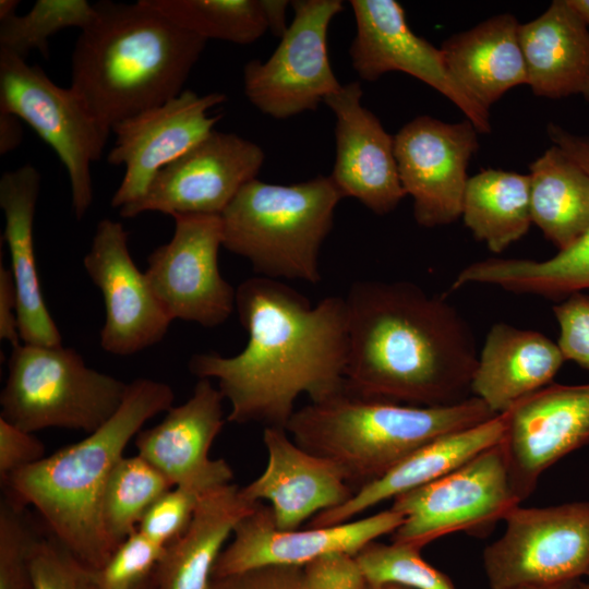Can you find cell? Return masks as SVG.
<instances>
[{
  "mask_svg": "<svg viewBox=\"0 0 589 589\" xmlns=\"http://www.w3.org/2000/svg\"><path fill=\"white\" fill-rule=\"evenodd\" d=\"M236 311L249 337L244 349L232 357L196 353L188 363L199 378L218 381L230 404L228 421L286 430L299 395L320 402L345 390L344 298L312 305L286 284L255 276L238 286Z\"/></svg>",
  "mask_w": 589,
  "mask_h": 589,
  "instance_id": "6da1fadb",
  "label": "cell"
},
{
  "mask_svg": "<svg viewBox=\"0 0 589 589\" xmlns=\"http://www.w3.org/2000/svg\"><path fill=\"white\" fill-rule=\"evenodd\" d=\"M345 389L419 407L471 397L478 363L472 330L443 297L409 281L362 280L344 298Z\"/></svg>",
  "mask_w": 589,
  "mask_h": 589,
  "instance_id": "7a4b0ae2",
  "label": "cell"
},
{
  "mask_svg": "<svg viewBox=\"0 0 589 589\" xmlns=\"http://www.w3.org/2000/svg\"><path fill=\"white\" fill-rule=\"evenodd\" d=\"M95 8L74 45L70 87L111 132L116 123L178 96L207 40L146 0L99 1Z\"/></svg>",
  "mask_w": 589,
  "mask_h": 589,
  "instance_id": "3957f363",
  "label": "cell"
},
{
  "mask_svg": "<svg viewBox=\"0 0 589 589\" xmlns=\"http://www.w3.org/2000/svg\"><path fill=\"white\" fill-rule=\"evenodd\" d=\"M173 400L168 384L133 380L119 409L99 429L12 473L2 485L7 497L21 507L32 505L76 560L100 568L116 550L103 519L108 478L144 423L169 410Z\"/></svg>",
  "mask_w": 589,
  "mask_h": 589,
  "instance_id": "277c9868",
  "label": "cell"
},
{
  "mask_svg": "<svg viewBox=\"0 0 589 589\" xmlns=\"http://www.w3.org/2000/svg\"><path fill=\"white\" fill-rule=\"evenodd\" d=\"M495 416L476 396L449 406L419 407L345 389L296 410L286 431L300 447L339 467L356 493L424 444Z\"/></svg>",
  "mask_w": 589,
  "mask_h": 589,
  "instance_id": "5b68a950",
  "label": "cell"
},
{
  "mask_svg": "<svg viewBox=\"0 0 589 589\" xmlns=\"http://www.w3.org/2000/svg\"><path fill=\"white\" fill-rule=\"evenodd\" d=\"M342 199L329 177L294 184L247 183L220 214L223 247L272 279L321 280L320 252Z\"/></svg>",
  "mask_w": 589,
  "mask_h": 589,
  "instance_id": "8992f818",
  "label": "cell"
},
{
  "mask_svg": "<svg viewBox=\"0 0 589 589\" xmlns=\"http://www.w3.org/2000/svg\"><path fill=\"white\" fill-rule=\"evenodd\" d=\"M0 418L27 432L93 433L121 406L129 383L86 365L71 347L21 342L12 348Z\"/></svg>",
  "mask_w": 589,
  "mask_h": 589,
  "instance_id": "52a82bcc",
  "label": "cell"
},
{
  "mask_svg": "<svg viewBox=\"0 0 589 589\" xmlns=\"http://www.w3.org/2000/svg\"><path fill=\"white\" fill-rule=\"evenodd\" d=\"M0 112L31 125L65 167L72 209L82 219L93 203L91 166L106 146L107 131L71 88L53 83L41 68L0 50Z\"/></svg>",
  "mask_w": 589,
  "mask_h": 589,
  "instance_id": "ba28073f",
  "label": "cell"
},
{
  "mask_svg": "<svg viewBox=\"0 0 589 589\" xmlns=\"http://www.w3.org/2000/svg\"><path fill=\"white\" fill-rule=\"evenodd\" d=\"M483 552L490 589L575 584L589 574V502L512 508Z\"/></svg>",
  "mask_w": 589,
  "mask_h": 589,
  "instance_id": "9c48e42d",
  "label": "cell"
},
{
  "mask_svg": "<svg viewBox=\"0 0 589 589\" xmlns=\"http://www.w3.org/2000/svg\"><path fill=\"white\" fill-rule=\"evenodd\" d=\"M519 504L500 443L446 476L396 496L390 509L404 521L392 541L422 549L455 532L485 533Z\"/></svg>",
  "mask_w": 589,
  "mask_h": 589,
  "instance_id": "30bf717a",
  "label": "cell"
},
{
  "mask_svg": "<svg viewBox=\"0 0 589 589\" xmlns=\"http://www.w3.org/2000/svg\"><path fill=\"white\" fill-rule=\"evenodd\" d=\"M294 16L267 61L243 69L244 94L264 115L287 119L308 110L340 87L330 67L327 32L342 11L340 0H294Z\"/></svg>",
  "mask_w": 589,
  "mask_h": 589,
  "instance_id": "8fae6325",
  "label": "cell"
},
{
  "mask_svg": "<svg viewBox=\"0 0 589 589\" xmlns=\"http://www.w3.org/2000/svg\"><path fill=\"white\" fill-rule=\"evenodd\" d=\"M169 242L155 249L144 272L148 286L171 321L213 328L236 310L235 289L220 274V215L178 214Z\"/></svg>",
  "mask_w": 589,
  "mask_h": 589,
  "instance_id": "7c38bea8",
  "label": "cell"
},
{
  "mask_svg": "<svg viewBox=\"0 0 589 589\" xmlns=\"http://www.w3.org/2000/svg\"><path fill=\"white\" fill-rule=\"evenodd\" d=\"M263 149L235 133L212 131L154 177L146 192L119 209L124 218L146 212L220 215L256 179Z\"/></svg>",
  "mask_w": 589,
  "mask_h": 589,
  "instance_id": "4fadbf2b",
  "label": "cell"
},
{
  "mask_svg": "<svg viewBox=\"0 0 589 589\" xmlns=\"http://www.w3.org/2000/svg\"><path fill=\"white\" fill-rule=\"evenodd\" d=\"M478 133L467 119L446 123L421 116L394 136L399 179L413 199V216L420 226H444L461 216L467 167L479 146Z\"/></svg>",
  "mask_w": 589,
  "mask_h": 589,
  "instance_id": "5bb4252c",
  "label": "cell"
},
{
  "mask_svg": "<svg viewBox=\"0 0 589 589\" xmlns=\"http://www.w3.org/2000/svg\"><path fill=\"white\" fill-rule=\"evenodd\" d=\"M221 93L197 95L191 89L112 127L116 135L107 161L123 165L124 176L110 205L121 208L140 199L160 169L206 137L221 116L207 111L224 103Z\"/></svg>",
  "mask_w": 589,
  "mask_h": 589,
  "instance_id": "9a60e30c",
  "label": "cell"
},
{
  "mask_svg": "<svg viewBox=\"0 0 589 589\" xmlns=\"http://www.w3.org/2000/svg\"><path fill=\"white\" fill-rule=\"evenodd\" d=\"M503 414L506 429L501 446L521 503L548 468L589 443V383L549 384Z\"/></svg>",
  "mask_w": 589,
  "mask_h": 589,
  "instance_id": "2e32d148",
  "label": "cell"
},
{
  "mask_svg": "<svg viewBox=\"0 0 589 589\" xmlns=\"http://www.w3.org/2000/svg\"><path fill=\"white\" fill-rule=\"evenodd\" d=\"M357 32L349 48L358 75L374 82L401 71L430 85L454 103L478 132L491 130L489 110L472 100L452 77L441 49L416 35L395 0H351Z\"/></svg>",
  "mask_w": 589,
  "mask_h": 589,
  "instance_id": "e0dca14e",
  "label": "cell"
},
{
  "mask_svg": "<svg viewBox=\"0 0 589 589\" xmlns=\"http://www.w3.org/2000/svg\"><path fill=\"white\" fill-rule=\"evenodd\" d=\"M100 290L106 310L100 347L115 356H131L159 342L172 322L153 294L145 274L134 264L129 232L112 219H101L83 259Z\"/></svg>",
  "mask_w": 589,
  "mask_h": 589,
  "instance_id": "ac0fdd59",
  "label": "cell"
},
{
  "mask_svg": "<svg viewBox=\"0 0 589 589\" xmlns=\"http://www.w3.org/2000/svg\"><path fill=\"white\" fill-rule=\"evenodd\" d=\"M404 521L393 509L323 528L281 530L269 505L260 502L235 527L232 541L223 550L212 578L264 565L303 566L329 552L356 555L382 536L392 534Z\"/></svg>",
  "mask_w": 589,
  "mask_h": 589,
  "instance_id": "d6986e66",
  "label": "cell"
},
{
  "mask_svg": "<svg viewBox=\"0 0 589 589\" xmlns=\"http://www.w3.org/2000/svg\"><path fill=\"white\" fill-rule=\"evenodd\" d=\"M362 88L350 82L324 103L336 117V158L330 175L342 197L357 199L377 215L394 211L407 195L398 175L394 137L362 106Z\"/></svg>",
  "mask_w": 589,
  "mask_h": 589,
  "instance_id": "ffe728a7",
  "label": "cell"
},
{
  "mask_svg": "<svg viewBox=\"0 0 589 589\" xmlns=\"http://www.w3.org/2000/svg\"><path fill=\"white\" fill-rule=\"evenodd\" d=\"M224 396L209 378H199L192 396L167 410L155 426L135 435L137 455L153 465L173 486L206 482L231 483L233 471L209 448L225 424Z\"/></svg>",
  "mask_w": 589,
  "mask_h": 589,
  "instance_id": "44dd1931",
  "label": "cell"
},
{
  "mask_svg": "<svg viewBox=\"0 0 589 589\" xmlns=\"http://www.w3.org/2000/svg\"><path fill=\"white\" fill-rule=\"evenodd\" d=\"M263 442L268 456L266 468L241 492L254 503L268 501L279 529L296 530L353 496L339 467L300 447L285 429L264 428Z\"/></svg>",
  "mask_w": 589,
  "mask_h": 589,
  "instance_id": "7402d4cb",
  "label": "cell"
},
{
  "mask_svg": "<svg viewBox=\"0 0 589 589\" xmlns=\"http://www.w3.org/2000/svg\"><path fill=\"white\" fill-rule=\"evenodd\" d=\"M548 134L555 146L589 173V135L570 133L554 123L548 125ZM470 284L558 302L575 292L589 291V231L573 247L548 260L486 259L471 263L457 274L452 287Z\"/></svg>",
  "mask_w": 589,
  "mask_h": 589,
  "instance_id": "603a6c76",
  "label": "cell"
},
{
  "mask_svg": "<svg viewBox=\"0 0 589 589\" xmlns=\"http://www.w3.org/2000/svg\"><path fill=\"white\" fill-rule=\"evenodd\" d=\"M505 429L506 420L502 413L477 425L442 435L418 448L377 481L356 492L342 505L312 517L306 528L351 521L382 502L437 480L500 444Z\"/></svg>",
  "mask_w": 589,
  "mask_h": 589,
  "instance_id": "cb8c5ba5",
  "label": "cell"
},
{
  "mask_svg": "<svg viewBox=\"0 0 589 589\" xmlns=\"http://www.w3.org/2000/svg\"><path fill=\"white\" fill-rule=\"evenodd\" d=\"M565 358L549 337L496 323L488 332L471 382V395L495 414L551 384Z\"/></svg>",
  "mask_w": 589,
  "mask_h": 589,
  "instance_id": "d4e9b609",
  "label": "cell"
},
{
  "mask_svg": "<svg viewBox=\"0 0 589 589\" xmlns=\"http://www.w3.org/2000/svg\"><path fill=\"white\" fill-rule=\"evenodd\" d=\"M39 171L32 165L5 171L0 178L3 238L19 300L21 341L36 346L62 345L61 334L46 306L34 253L33 227L40 191Z\"/></svg>",
  "mask_w": 589,
  "mask_h": 589,
  "instance_id": "484cf974",
  "label": "cell"
},
{
  "mask_svg": "<svg viewBox=\"0 0 589 589\" xmlns=\"http://www.w3.org/2000/svg\"><path fill=\"white\" fill-rule=\"evenodd\" d=\"M527 85L542 97L581 95L589 101V26L567 0H554L519 26Z\"/></svg>",
  "mask_w": 589,
  "mask_h": 589,
  "instance_id": "4316f807",
  "label": "cell"
},
{
  "mask_svg": "<svg viewBox=\"0 0 589 589\" xmlns=\"http://www.w3.org/2000/svg\"><path fill=\"white\" fill-rule=\"evenodd\" d=\"M517 19L494 15L445 39L440 48L457 85L488 109L507 91L527 84Z\"/></svg>",
  "mask_w": 589,
  "mask_h": 589,
  "instance_id": "83f0119b",
  "label": "cell"
},
{
  "mask_svg": "<svg viewBox=\"0 0 589 589\" xmlns=\"http://www.w3.org/2000/svg\"><path fill=\"white\" fill-rule=\"evenodd\" d=\"M259 503L232 482L206 491L185 531L166 546L153 574L155 589H208L225 542Z\"/></svg>",
  "mask_w": 589,
  "mask_h": 589,
  "instance_id": "f1b7e54d",
  "label": "cell"
},
{
  "mask_svg": "<svg viewBox=\"0 0 589 589\" xmlns=\"http://www.w3.org/2000/svg\"><path fill=\"white\" fill-rule=\"evenodd\" d=\"M531 220L558 250L589 231V173L553 145L530 165Z\"/></svg>",
  "mask_w": 589,
  "mask_h": 589,
  "instance_id": "f546056e",
  "label": "cell"
},
{
  "mask_svg": "<svg viewBox=\"0 0 589 589\" xmlns=\"http://www.w3.org/2000/svg\"><path fill=\"white\" fill-rule=\"evenodd\" d=\"M461 216L477 240L502 253L532 224L529 175L486 169L469 178Z\"/></svg>",
  "mask_w": 589,
  "mask_h": 589,
  "instance_id": "4dcf8cb0",
  "label": "cell"
},
{
  "mask_svg": "<svg viewBox=\"0 0 589 589\" xmlns=\"http://www.w3.org/2000/svg\"><path fill=\"white\" fill-rule=\"evenodd\" d=\"M178 26L204 38L250 44L271 28L269 0H146Z\"/></svg>",
  "mask_w": 589,
  "mask_h": 589,
  "instance_id": "1f68e13d",
  "label": "cell"
},
{
  "mask_svg": "<svg viewBox=\"0 0 589 589\" xmlns=\"http://www.w3.org/2000/svg\"><path fill=\"white\" fill-rule=\"evenodd\" d=\"M172 483L140 455L122 456L113 467L103 497V519L117 546L137 530L149 506Z\"/></svg>",
  "mask_w": 589,
  "mask_h": 589,
  "instance_id": "d6a6232c",
  "label": "cell"
},
{
  "mask_svg": "<svg viewBox=\"0 0 589 589\" xmlns=\"http://www.w3.org/2000/svg\"><path fill=\"white\" fill-rule=\"evenodd\" d=\"M96 16L95 3L86 0H37L23 15L0 21V50L24 60L32 50L49 56L48 39L58 32L86 28Z\"/></svg>",
  "mask_w": 589,
  "mask_h": 589,
  "instance_id": "836d02e7",
  "label": "cell"
},
{
  "mask_svg": "<svg viewBox=\"0 0 589 589\" xmlns=\"http://www.w3.org/2000/svg\"><path fill=\"white\" fill-rule=\"evenodd\" d=\"M416 546L371 541L354 556L369 586L397 585L408 589H457L452 579L435 568Z\"/></svg>",
  "mask_w": 589,
  "mask_h": 589,
  "instance_id": "e575fe53",
  "label": "cell"
},
{
  "mask_svg": "<svg viewBox=\"0 0 589 589\" xmlns=\"http://www.w3.org/2000/svg\"><path fill=\"white\" fill-rule=\"evenodd\" d=\"M23 508L5 497L0 505V589H35L32 550L38 537Z\"/></svg>",
  "mask_w": 589,
  "mask_h": 589,
  "instance_id": "d590c367",
  "label": "cell"
},
{
  "mask_svg": "<svg viewBox=\"0 0 589 589\" xmlns=\"http://www.w3.org/2000/svg\"><path fill=\"white\" fill-rule=\"evenodd\" d=\"M166 546L136 530L98 569H91L94 589H135L154 574Z\"/></svg>",
  "mask_w": 589,
  "mask_h": 589,
  "instance_id": "8d00e7d4",
  "label": "cell"
},
{
  "mask_svg": "<svg viewBox=\"0 0 589 589\" xmlns=\"http://www.w3.org/2000/svg\"><path fill=\"white\" fill-rule=\"evenodd\" d=\"M215 486L219 485L199 482L171 488L149 506L137 530L167 546L185 531L202 495Z\"/></svg>",
  "mask_w": 589,
  "mask_h": 589,
  "instance_id": "74e56055",
  "label": "cell"
},
{
  "mask_svg": "<svg viewBox=\"0 0 589 589\" xmlns=\"http://www.w3.org/2000/svg\"><path fill=\"white\" fill-rule=\"evenodd\" d=\"M32 572L35 589H94L91 569L50 533L35 540Z\"/></svg>",
  "mask_w": 589,
  "mask_h": 589,
  "instance_id": "f35d334b",
  "label": "cell"
},
{
  "mask_svg": "<svg viewBox=\"0 0 589 589\" xmlns=\"http://www.w3.org/2000/svg\"><path fill=\"white\" fill-rule=\"evenodd\" d=\"M560 325L557 345L565 358L589 370V294L575 292L553 306Z\"/></svg>",
  "mask_w": 589,
  "mask_h": 589,
  "instance_id": "ab89813d",
  "label": "cell"
},
{
  "mask_svg": "<svg viewBox=\"0 0 589 589\" xmlns=\"http://www.w3.org/2000/svg\"><path fill=\"white\" fill-rule=\"evenodd\" d=\"M304 589H368V581L353 554L325 553L302 566Z\"/></svg>",
  "mask_w": 589,
  "mask_h": 589,
  "instance_id": "60d3db41",
  "label": "cell"
},
{
  "mask_svg": "<svg viewBox=\"0 0 589 589\" xmlns=\"http://www.w3.org/2000/svg\"><path fill=\"white\" fill-rule=\"evenodd\" d=\"M208 589H304L302 566L264 565L212 578Z\"/></svg>",
  "mask_w": 589,
  "mask_h": 589,
  "instance_id": "b9f144b4",
  "label": "cell"
},
{
  "mask_svg": "<svg viewBox=\"0 0 589 589\" xmlns=\"http://www.w3.org/2000/svg\"><path fill=\"white\" fill-rule=\"evenodd\" d=\"M45 446L32 432L0 418V481L3 485L15 471L41 460Z\"/></svg>",
  "mask_w": 589,
  "mask_h": 589,
  "instance_id": "7bdbcfd3",
  "label": "cell"
},
{
  "mask_svg": "<svg viewBox=\"0 0 589 589\" xmlns=\"http://www.w3.org/2000/svg\"><path fill=\"white\" fill-rule=\"evenodd\" d=\"M19 300L12 272L0 265V339L7 340L12 348L21 344L19 330Z\"/></svg>",
  "mask_w": 589,
  "mask_h": 589,
  "instance_id": "ee69618b",
  "label": "cell"
},
{
  "mask_svg": "<svg viewBox=\"0 0 589 589\" xmlns=\"http://www.w3.org/2000/svg\"><path fill=\"white\" fill-rule=\"evenodd\" d=\"M21 119L8 112H0V155L15 149L22 142Z\"/></svg>",
  "mask_w": 589,
  "mask_h": 589,
  "instance_id": "f6af8a7d",
  "label": "cell"
},
{
  "mask_svg": "<svg viewBox=\"0 0 589 589\" xmlns=\"http://www.w3.org/2000/svg\"><path fill=\"white\" fill-rule=\"evenodd\" d=\"M567 2L589 26V0H567Z\"/></svg>",
  "mask_w": 589,
  "mask_h": 589,
  "instance_id": "bcb514c9",
  "label": "cell"
},
{
  "mask_svg": "<svg viewBox=\"0 0 589 589\" xmlns=\"http://www.w3.org/2000/svg\"><path fill=\"white\" fill-rule=\"evenodd\" d=\"M19 3L20 1L17 0H1L0 1V21L15 14Z\"/></svg>",
  "mask_w": 589,
  "mask_h": 589,
  "instance_id": "7dc6e473",
  "label": "cell"
},
{
  "mask_svg": "<svg viewBox=\"0 0 589 589\" xmlns=\"http://www.w3.org/2000/svg\"><path fill=\"white\" fill-rule=\"evenodd\" d=\"M576 584L577 582L562 585V586H553V587H528V588H520V589H574ZM368 589H408V588L397 586V585H383V586H368Z\"/></svg>",
  "mask_w": 589,
  "mask_h": 589,
  "instance_id": "c3c4849f",
  "label": "cell"
},
{
  "mask_svg": "<svg viewBox=\"0 0 589 589\" xmlns=\"http://www.w3.org/2000/svg\"><path fill=\"white\" fill-rule=\"evenodd\" d=\"M135 589H155L153 575Z\"/></svg>",
  "mask_w": 589,
  "mask_h": 589,
  "instance_id": "681fc988",
  "label": "cell"
},
{
  "mask_svg": "<svg viewBox=\"0 0 589 589\" xmlns=\"http://www.w3.org/2000/svg\"><path fill=\"white\" fill-rule=\"evenodd\" d=\"M588 579L586 581H578L574 589H589V574L587 575Z\"/></svg>",
  "mask_w": 589,
  "mask_h": 589,
  "instance_id": "f907efd6",
  "label": "cell"
}]
</instances>
